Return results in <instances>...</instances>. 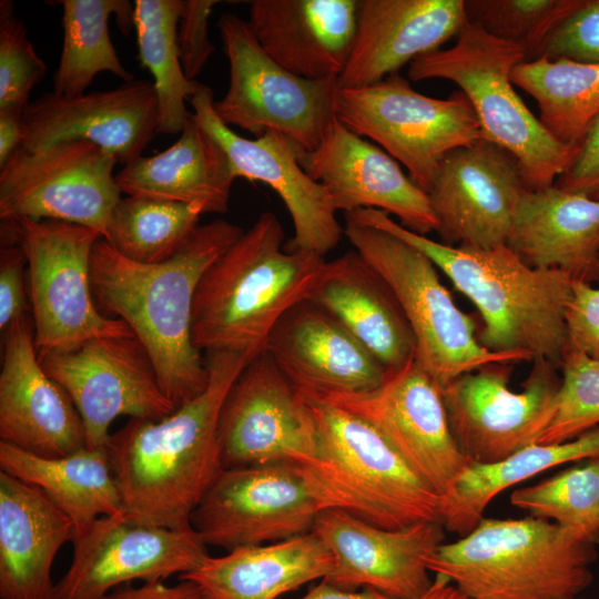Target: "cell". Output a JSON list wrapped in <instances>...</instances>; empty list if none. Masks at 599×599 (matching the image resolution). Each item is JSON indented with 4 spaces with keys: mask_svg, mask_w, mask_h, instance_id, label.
I'll use <instances>...</instances> for the list:
<instances>
[{
    "mask_svg": "<svg viewBox=\"0 0 599 599\" xmlns=\"http://www.w3.org/2000/svg\"><path fill=\"white\" fill-rule=\"evenodd\" d=\"M243 232L236 224L214 220L199 225L173 256L152 264L122 256L103 237L93 246L91 288L98 308L131 328L176 408L209 383L205 358L192 341L199 283Z\"/></svg>",
    "mask_w": 599,
    "mask_h": 599,
    "instance_id": "cell-1",
    "label": "cell"
},
{
    "mask_svg": "<svg viewBox=\"0 0 599 599\" xmlns=\"http://www.w3.org/2000/svg\"><path fill=\"white\" fill-rule=\"evenodd\" d=\"M206 388L162 419L130 418L106 450L122 510L132 519L192 527L191 516L223 469L219 417L232 384L251 362L244 354H204Z\"/></svg>",
    "mask_w": 599,
    "mask_h": 599,
    "instance_id": "cell-2",
    "label": "cell"
},
{
    "mask_svg": "<svg viewBox=\"0 0 599 599\" xmlns=\"http://www.w3.org/2000/svg\"><path fill=\"white\" fill-rule=\"evenodd\" d=\"M348 214L424 253L479 312L484 325L478 338L484 347L525 353L532 361L560 366L567 351L570 276L528 265L507 244L491 248L451 246L409 231L379 210Z\"/></svg>",
    "mask_w": 599,
    "mask_h": 599,
    "instance_id": "cell-3",
    "label": "cell"
},
{
    "mask_svg": "<svg viewBox=\"0 0 599 599\" xmlns=\"http://www.w3.org/2000/svg\"><path fill=\"white\" fill-rule=\"evenodd\" d=\"M325 262L287 250L277 216L262 213L203 274L193 303L194 346L254 359L281 317L307 300Z\"/></svg>",
    "mask_w": 599,
    "mask_h": 599,
    "instance_id": "cell-4",
    "label": "cell"
},
{
    "mask_svg": "<svg viewBox=\"0 0 599 599\" xmlns=\"http://www.w3.org/2000/svg\"><path fill=\"white\" fill-rule=\"evenodd\" d=\"M595 542L538 517L483 518L426 559L469 599H576L593 580Z\"/></svg>",
    "mask_w": 599,
    "mask_h": 599,
    "instance_id": "cell-5",
    "label": "cell"
},
{
    "mask_svg": "<svg viewBox=\"0 0 599 599\" xmlns=\"http://www.w3.org/2000/svg\"><path fill=\"white\" fill-rule=\"evenodd\" d=\"M315 427L316 454L301 466L327 508L398 530L441 524V498L368 422L325 399L304 397Z\"/></svg>",
    "mask_w": 599,
    "mask_h": 599,
    "instance_id": "cell-6",
    "label": "cell"
},
{
    "mask_svg": "<svg viewBox=\"0 0 599 599\" xmlns=\"http://www.w3.org/2000/svg\"><path fill=\"white\" fill-rule=\"evenodd\" d=\"M524 61L519 44L467 22L454 45L414 60L408 77L457 84L474 109L481 138L506 150L518 163L526 187L538 190L556 183L580 145L558 141L517 94L511 74Z\"/></svg>",
    "mask_w": 599,
    "mask_h": 599,
    "instance_id": "cell-7",
    "label": "cell"
},
{
    "mask_svg": "<svg viewBox=\"0 0 599 599\" xmlns=\"http://www.w3.org/2000/svg\"><path fill=\"white\" fill-rule=\"evenodd\" d=\"M344 216V235L393 291L415 337V361L440 388L488 364L532 362L525 353L484 347L473 318L456 305L424 253L348 213Z\"/></svg>",
    "mask_w": 599,
    "mask_h": 599,
    "instance_id": "cell-8",
    "label": "cell"
},
{
    "mask_svg": "<svg viewBox=\"0 0 599 599\" xmlns=\"http://www.w3.org/2000/svg\"><path fill=\"white\" fill-rule=\"evenodd\" d=\"M24 253L39 359L103 336L134 335L120 318L104 315L91 288V255L102 235L55 220H9Z\"/></svg>",
    "mask_w": 599,
    "mask_h": 599,
    "instance_id": "cell-9",
    "label": "cell"
},
{
    "mask_svg": "<svg viewBox=\"0 0 599 599\" xmlns=\"http://www.w3.org/2000/svg\"><path fill=\"white\" fill-rule=\"evenodd\" d=\"M336 118L402 163L426 193L443 159L481 139L478 119L459 90L436 99L398 73L362 88L338 89Z\"/></svg>",
    "mask_w": 599,
    "mask_h": 599,
    "instance_id": "cell-10",
    "label": "cell"
},
{
    "mask_svg": "<svg viewBox=\"0 0 599 599\" xmlns=\"http://www.w3.org/2000/svg\"><path fill=\"white\" fill-rule=\"evenodd\" d=\"M217 28L230 65L227 91L213 103L219 119L255 138L278 132L314 151L336 118L337 78L308 80L287 71L262 49L248 21L233 13L222 14Z\"/></svg>",
    "mask_w": 599,
    "mask_h": 599,
    "instance_id": "cell-11",
    "label": "cell"
},
{
    "mask_svg": "<svg viewBox=\"0 0 599 599\" xmlns=\"http://www.w3.org/2000/svg\"><path fill=\"white\" fill-rule=\"evenodd\" d=\"M327 506L302 467L280 461L223 468L191 516L210 546L227 551L312 531Z\"/></svg>",
    "mask_w": 599,
    "mask_h": 599,
    "instance_id": "cell-12",
    "label": "cell"
},
{
    "mask_svg": "<svg viewBox=\"0 0 599 599\" xmlns=\"http://www.w3.org/2000/svg\"><path fill=\"white\" fill-rule=\"evenodd\" d=\"M116 163L113 154L83 140L39 150L21 145L0 167V217L63 221L104 237L121 199Z\"/></svg>",
    "mask_w": 599,
    "mask_h": 599,
    "instance_id": "cell-13",
    "label": "cell"
},
{
    "mask_svg": "<svg viewBox=\"0 0 599 599\" xmlns=\"http://www.w3.org/2000/svg\"><path fill=\"white\" fill-rule=\"evenodd\" d=\"M519 392L509 387L511 367L485 365L441 388L451 434L470 464H494L538 444L560 386L558 365L535 359Z\"/></svg>",
    "mask_w": 599,
    "mask_h": 599,
    "instance_id": "cell-14",
    "label": "cell"
},
{
    "mask_svg": "<svg viewBox=\"0 0 599 599\" xmlns=\"http://www.w3.org/2000/svg\"><path fill=\"white\" fill-rule=\"evenodd\" d=\"M40 362L72 399L88 448L106 447L110 426L120 416L156 420L176 409L135 335L92 338Z\"/></svg>",
    "mask_w": 599,
    "mask_h": 599,
    "instance_id": "cell-15",
    "label": "cell"
},
{
    "mask_svg": "<svg viewBox=\"0 0 599 599\" xmlns=\"http://www.w3.org/2000/svg\"><path fill=\"white\" fill-rule=\"evenodd\" d=\"M71 542L72 561L55 583L52 599H103L121 583L185 575L210 557L193 527L143 524L123 510L98 518Z\"/></svg>",
    "mask_w": 599,
    "mask_h": 599,
    "instance_id": "cell-16",
    "label": "cell"
},
{
    "mask_svg": "<svg viewBox=\"0 0 599 599\" xmlns=\"http://www.w3.org/2000/svg\"><path fill=\"white\" fill-rule=\"evenodd\" d=\"M319 399L374 426L440 498L470 464L451 434L441 388L415 359L372 392Z\"/></svg>",
    "mask_w": 599,
    "mask_h": 599,
    "instance_id": "cell-17",
    "label": "cell"
},
{
    "mask_svg": "<svg viewBox=\"0 0 599 599\" xmlns=\"http://www.w3.org/2000/svg\"><path fill=\"white\" fill-rule=\"evenodd\" d=\"M219 443L223 468L280 461L306 466L314 459L309 407L265 351L229 389L219 417Z\"/></svg>",
    "mask_w": 599,
    "mask_h": 599,
    "instance_id": "cell-18",
    "label": "cell"
},
{
    "mask_svg": "<svg viewBox=\"0 0 599 599\" xmlns=\"http://www.w3.org/2000/svg\"><path fill=\"white\" fill-rule=\"evenodd\" d=\"M189 102L195 121L226 154L235 179L267 184L284 202L294 225L287 250L324 257L338 245L344 227L327 190L303 169V148L275 131L254 139L238 135L216 115L207 85L201 84Z\"/></svg>",
    "mask_w": 599,
    "mask_h": 599,
    "instance_id": "cell-19",
    "label": "cell"
},
{
    "mask_svg": "<svg viewBox=\"0 0 599 599\" xmlns=\"http://www.w3.org/2000/svg\"><path fill=\"white\" fill-rule=\"evenodd\" d=\"M526 190L518 163L500 146L481 138L451 151L427 191L440 242L475 248L506 244Z\"/></svg>",
    "mask_w": 599,
    "mask_h": 599,
    "instance_id": "cell-20",
    "label": "cell"
},
{
    "mask_svg": "<svg viewBox=\"0 0 599 599\" xmlns=\"http://www.w3.org/2000/svg\"><path fill=\"white\" fill-rule=\"evenodd\" d=\"M314 532L334 558L325 578L347 590L373 588L396 599H422L430 589L426 559L444 541L439 522L388 530L338 508L319 512Z\"/></svg>",
    "mask_w": 599,
    "mask_h": 599,
    "instance_id": "cell-21",
    "label": "cell"
},
{
    "mask_svg": "<svg viewBox=\"0 0 599 599\" xmlns=\"http://www.w3.org/2000/svg\"><path fill=\"white\" fill-rule=\"evenodd\" d=\"M301 164L327 190L337 212L375 209L395 215L400 225L415 233L437 231L428 194L393 156L337 118L319 145L304 152Z\"/></svg>",
    "mask_w": 599,
    "mask_h": 599,
    "instance_id": "cell-22",
    "label": "cell"
},
{
    "mask_svg": "<svg viewBox=\"0 0 599 599\" xmlns=\"http://www.w3.org/2000/svg\"><path fill=\"white\" fill-rule=\"evenodd\" d=\"M24 122L27 150L83 140L125 165L142 156L158 134V98L153 82L138 79L77 97L50 92L30 102Z\"/></svg>",
    "mask_w": 599,
    "mask_h": 599,
    "instance_id": "cell-23",
    "label": "cell"
},
{
    "mask_svg": "<svg viewBox=\"0 0 599 599\" xmlns=\"http://www.w3.org/2000/svg\"><path fill=\"white\" fill-rule=\"evenodd\" d=\"M0 370V438L27 453L59 458L87 448L72 399L44 370L27 316L3 333Z\"/></svg>",
    "mask_w": 599,
    "mask_h": 599,
    "instance_id": "cell-24",
    "label": "cell"
},
{
    "mask_svg": "<svg viewBox=\"0 0 599 599\" xmlns=\"http://www.w3.org/2000/svg\"><path fill=\"white\" fill-rule=\"evenodd\" d=\"M265 352L303 397L372 392L384 366L329 313L304 300L272 329Z\"/></svg>",
    "mask_w": 599,
    "mask_h": 599,
    "instance_id": "cell-25",
    "label": "cell"
},
{
    "mask_svg": "<svg viewBox=\"0 0 599 599\" xmlns=\"http://www.w3.org/2000/svg\"><path fill=\"white\" fill-rule=\"evenodd\" d=\"M468 22L464 0H362L338 89L374 84L457 37Z\"/></svg>",
    "mask_w": 599,
    "mask_h": 599,
    "instance_id": "cell-26",
    "label": "cell"
},
{
    "mask_svg": "<svg viewBox=\"0 0 599 599\" xmlns=\"http://www.w3.org/2000/svg\"><path fill=\"white\" fill-rule=\"evenodd\" d=\"M356 0H254L248 24L281 67L308 80L339 78L352 52Z\"/></svg>",
    "mask_w": 599,
    "mask_h": 599,
    "instance_id": "cell-27",
    "label": "cell"
},
{
    "mask_svg": "<svg viewBox=\"0 0 599 599\" xmlns=\"http://www.w3.org/2000/svg\"><path fill=\"white\" fill-rule=\"evenodd\" d=\"M75 527L40 488L0 470V599H52V564Z\"/></svg>",
    "mask_w": 599,
    "mask_h": 599,
    "instance_id": "cell-28",
    "label": "cell"
},
{
    "mask_svg": "<svg viewBox=\"0 0 599 599\" xmlns=\"http://www.w3.org/2000/svg\"><path fill=\"white\" fill-rule=\"evenodd\" d=\"M307 300L337 319L387 373L415 359V337L397 298L355 250L325 262Z\"/></svg>",
    "mask_w": 599,
    "mask_h": 599,
    "instance_id": "cell-29",
    "label": "cell"
},
{
    "mask_svg": "<svg viewBox=\"0 0 599 599\" xmlns=\"http://www.w3.org/2000/svg\"><path fill=\"white\" fill-rule=\"evenodd\" d=\"M525 263L599 278V199L556 186L526 190L506 243Z\"/></svg>",
    "mask_w": 599,
    "mask_h": 599,
    "instance_id": "cell-30",
    "label": "cell"
},
{
    "mask_svg": "<svg viewBox=\"0 0 599 599\" xmlns=\"http://www.w3.org/2000/svg\"><path fill=\"white\" fill-rule=\"evenodd\" d=\"M333 568V555L311 531L209 557L179 579L194 582L202 599H277L309 581L327 578Z\"/></svg>",
    "mask_w": 599,
    "mask_h": 599,
    "instance_id": "cell-31",
    "label": "cell"
},
{
    "mask_svg": "<svg viewBox=\"0 0 599 599\" xmlns=\"http://www.w3.org/2000/svg\"><path fill=\"white\" fill-rule=\"evenodd\" d=\"M234 180L226 154L192 113L172 145L115 174L121 193L194 205L203 214L229 210Z\"/></svg>",
    "mask_w": 599,
    "mask_h": 599,
    "instance_id": "cell-32",
    "label": "cell"
},
{
    "mask_svg": "<svg viewBox=\"0 0 599 599\" xmlns=\"http://www.w3.org/2000/svg\"><path fill=\"white\" fill-rule=\"evenodd\" d=\"M0 468L43 490L70 517L77 534L100 517L122 511L106 447L44 458L0 440Z\"/></svg>",
    "mask_w": 599,
    "mask_h": 599,
    "instance_id": "cell-33",
    "label": "cell"
},
{
    "mask_svg": "<svg viewBox=\"0 0 599 599\" xmlns=\"http://www.w3.org/2000/svg\"><path fill=\"white\" fill-rule=\"evenodd\" d=\"M599 457V427L556 444H534L494 464H469L441 497L444 529L469 534L484 518L489 502L505 489L547 469Z\"/></svg>",
    "mask_w": 599,
    "mask_h": 599,
    "instance_id": "cell-34",
    "label": "cell"
},
{
    "mask_svg": "<svg viewBox=\"0 0 599 599\" xmlns=\"http://www.w3.org/2000/svg\"><path fill=\"white\" fill-rule=\"evenodd\" d=\"M63 42L53 92L63 97L85 93L95 75L110 72L123 80L134 79L121 63L109 33L114 14L121 32L134 28V4L128 0H61Z\"/></svg>",
    "mask_w": 599,
    "mask_h": 599,
    "instance_id": "cell-35",
    "label": "cell"
},
{
    "mask_svg": "<svg viewBox=\"0 0 599 599\" xmlns=\"http://www.w3.org/2000/svg\"><path fill=\"white\" fill-rule=\"evenodd\" d=\"M511 81L536 101L539 120L558 141L580 145L599 115V63L541 57L519 63Z\"/></svg>",
    "mask_w": 599,
    "mask_h": 599,
    "instance_id": "cell-36",
    "label": "cell"
},
{
    "mask_svg": "<svg viewBox=\"0 0 599 599\" xmlns=\"http://www.w3.org/2000/svg\"><path fill=\"white\" fill-rule=\"evenodd\" d=\"M184 0H135L138 60L153 77L159 106L158 133H181L191 113L185 101L202 83L189 80L177 48V24Z\"/></svg>",
    "mask_w": 599,
    "mask_h": 599,
    "instance_id": "cell-37",
    "label": "cell"
},
{
    "mask_svg": "<svg viewBox=\"0 0 599 599\" xmlns=\"http://www.w3.org/2000/svg\"><path fill=\"white\" fill-rule=\"evenodd\" d=\"M202 214L194 205L126 195L115 205L103 238L131 261L159 263L184 245Z\"/></svg>",
    "mask_w": 599,
    "mask_h": 599,
    "instance_id": "cell-38",
    "label": "cell"
},
{
    "mask_svg": "<svg viewBox=\"0 0 599 599\" xmlns=\"http://www.w3.org/2000/svg\"><path fill=\"white\" fill-rule=\"evenodd\" d=\"M512 506L578 536L599 539V457L564 470L510 496Z\"/></svg>",
    "mask_w": 599,
    "mask_h": 599,
    "instance_id": "cell-39",
    "label": "cell"
},
{
    "mask_svg": "<svg viewBox=\"0 0 599 599\" xmlns=\"http://www.w3.org/2000/svg\"><path fill=\"white\" fill-rule=\"evenodd\" d=\"M581 0H464L468 22L519 44L526 61L537 59L551 31Z\"/></svg>",
    "mask_w": 599,
    "mask_h": 599,
    "instance_id": "cell-40",
    "label": "cell"
},
{
    "mask_svg": "<svg viewBox=\"0 0 599 599\" xmlns=\"http://www.w3.org/2000/svg\"><path fill=\"white\" fill-rule=\"evenodd\" d=\"M550 422L538 444L573 439L599 425V359L566 351Z\"/></svg>",
    "mask_w": 599,
    "mask_h": 599,
    "instance_id": "cell-41",
    "label": "cell"
},
{
    "mask_svg": "<svg viewBox=\"0 0 599 599\" xmlns=\"http://www.w3.org/2000/svg\"><path fill=\"white\" fill-rule=\"evenodd\" d=\"M47 65L29 40L11 1L0 3V110L24 113Z\"/></svg>",
    "mask_w": 599,
    "mask_h": 599,
    "instance_id": "cell-42",
    "label": "cell"
},
{
    "mask_svg": "<svg viewBox=\"0 0 599 599\" xmlns=\"http://www.w3.org/2000/svg\"><path fill=\"white\" fill-rule=\"evenodd\" d=\"M541 57L599 63V0H581L546 39Z\"/></svg>",
    "mask_w": 599,
    "mask_h": 599,
    "instance_id": "cell-43",
    "label": "cell"
},
{
    "mask_svg": "<svg viewBox=\"0 0 599 599\" xmlns=\"http://www.w3.org/2000/svg\"><path fill=\"white\" fill-rule=\"evenodd\" d=\"M219 0H184L177 24V48L185 77L195 81L215 50L209 20Z\"/></svg>",
    "mask_w": 599,
    "mask_h": 599,
    "instance_id": "cell-44",
    "label": "cell"
},
{
    "mask_svg": "<svg viewBox=\"0 0 599 599\" xmlns=\"http://www.w3.org/2000/svg\"><path fill=\"white\" fill-rule=\"evenodd\" d=\"M1 221L0 329L4 333L12 323L26 316L28 300L23 268L27 260L12 223L9 220Z\"/></svg>",
    "mask_w": 599,
    "mask_h": 599,
    "instance_id": "cell-45",
    "label": "cell"
},
{
    "mask_svg": "<svg viewBox=\"0 0 599 599\" xmlns=\"http://www.w3.org/2000/svg\"><path fill=\"white\" fill-rule=\"evenodd\" d=\"M566 329L567 351L599 359V287L572 280Z\"/></svg>",
    "mask_w": 599,
    "mask_h": 599,
    "instance_id": "cell-46",
    "label": "cell"
},
{
    "mask_svg": "<svg viewBox=\"0 0 599 599\" xmlns=\"http://www.w3.org/2000/svg\"><path fill=\"white\" fill-rule=\"evenodd\" d=\"M555 185L599 199V115L589 125L576 158Z\"/></svg>",
    "mask_w": 599,
    "mask_h": 599,
    "instance_id": "cell-47",
    "label": "cell"
},
{
    "mask_svg": "<svg viewBox=\"0 0 599 599\" xmlns=\"http://www.w3.org/2000/svg\"><path fill=\"white\" fill-rule=\"evenodd\" d=\"M103 599H202L199 587L190 580L169 586L163 581L144 582L138 588H122Z\"/></svg>",
    "mask_w": 599,
    "mask_h": 599,
    "instance_id": "cell-48",
    "label": "cell"
},
{
    "mask_svg": "<svg viewBox=\"0 0 599 599\" xmlns=\"http://www.w3.org/2000/svg\"><path fill=\"white\" fill-rule=\"evenodd\" d=\"M26 135L24 113L0 110V167L23 144Z\"/></svg>",
    "mask_w": 599,
    "mask_h": 599,
    "instance_id": "cell-49",
    "label": "cell"
},
{
    "mask_svg": "<svg viewBox=\"0 0 599 599\" xmlns=\"http://www.w3.org/2000/svg\"><path fill=\"white\" fill-rule=\"evenodd\" d=\"M301 599H396L373 588L362 591L343 589L327 579H323Z\"/></svg>",
    "mask_w": 599,
    "mask_h": 599,
    "instance_id": "cell-50",
    "label": "cell"
},
{
    "mask_svg": "<svg viewBox=\"0 0 599 599\" xmlns=\"http://www.w3.org/2000/svg\"><path fill=\"white\" fill-rule=\"evenodd\" d=\"M422 599H469L446 577L436 575L430 589Z\"/></svg>",
    "mask_w": 599,
    "mask_h": 599,
    "instance_id": "cell-51",
    "label": "cell"
}]
</instances>
